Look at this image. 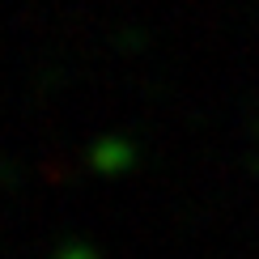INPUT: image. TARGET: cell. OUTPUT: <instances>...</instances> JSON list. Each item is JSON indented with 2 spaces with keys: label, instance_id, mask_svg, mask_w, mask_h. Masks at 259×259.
Here are the masks:
<instances>
[{
  "label": "cell",
  "instance_id": "6da1fadb",
  "mask_svg": "<svg viewBox=\"0 0 259 259\" xmlns=\"http://www.w3.org/2000/svg\"><path fill=\"white\" fill-rule=\"evenodd\" d=\"M90 161L98 170H123L127 161H132V145H127V140H102V145L90 153Z\"/></svg>",
  "mask_w": 259,
  "mask_h": 259
},
{
  "label": "cell",
  "instance_id": "7a4b0ae2",
  "mask_svg": "<svg viewBox=\"0 0 259 259\" xmlns=\"http://www.w3.org/2000/svg\"><path fill=\"white\" fill-rule=\"evenodd\" d=\"M60 259H94V251H90V246H64Z\"/></svg>",
  "mask_w": 259,
  "mask_h": 259
}]
</instances>
